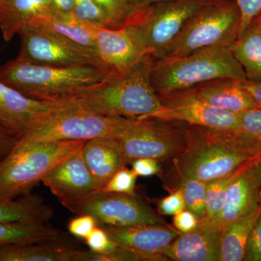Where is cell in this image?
Wrapping results in <instances>:
<instances>
[{
	"mask_svg": "<svg viewBox=\"0 0 261 261\" xmlns=\"http://www.w3.org/2000/svg\"><path fill=\"white\" fill-rule=\"evenodd\" d=\"M238 133L252 150L261 154V107L240 113V126Z\"/></svg>",
	"mask_w": 261,
	"mask_h": 261,
	"instance_id": "4dcf8cb0",
	"label": "cell"
},
{
	"mask_svg": "<svg viewBox=\"0 0 261 261\" xmlns=\"http://www.w3.org/2000/svg\"><path fill=\"white\" fill-rule=\"evenodd\" d=\"M132 170L137 176L149 177L158 174L161 171V166L158 160L149 158H140L132 163Z\"/></svg>",
	"mask_w": 261,
	"mask_h": 261,
	"instance_id": "60d3db41",
	"label": "cell"
},
{
	"mask_svg": "<svg viewBox=\"0 0 261 261\" xmlns=\"http://www.w3.org/2000/svg\"><path fill=\"white\" fill-rule=\"evenodd\" d=\"M186 149L175 161L178 174L204 182L237 171L260 157L252 152L238 132L187 126Z\"/></svg>",
	"mask_w": 261,
	"mask_h": 261,
	"instance_id": "7a4b0ae2",
	"label": "cell"
},
{
	"mask_svg": "<svg viewBox=\"0 0 261 261\" xmlns=\"http://www.w3.org/2000/svg\"><path fill=\"white\" fill-rule=\"evenodd\" d=\"M53 214V209L42 197L31 192L18 199L0 198V222L47 224Z\"/></svg>",
	"mask_w": 261,
	"mask_h": 261,
	"instance_id": "603a6c76",
	"label": "cell"
},
{
	"mask_svg": "<svg viewBox=\"0 0 261 261\" xmlns=\"http://www.w3.org/2000/svg\"><path fill=\"white\" fill-rule=\"evenodd\" d=\"M94 30L98 56L109 71H126L147 55L126 27Z\"/></svg>",
	"mask_w": 261,
	"mask_h": 261,
	"instance_id": "e0dca14e",
	"label": "cell"
},
{
	"mask_svg": "<svg viewBox=\"0 0 261 261\" xmlns=\"http://www.w3.org/2000/svg\"><path fill=\"white\" fill-rule=\"evenodd\" d=\"M231 45H216L187 56L154 60L151 84L159 97L187 90L217 79L247 82L245 70L237 61Z\"/></svg>",
	"mask_w": 261,
	"mask_h": 261,
	"instance_id": "3957f363",
	"label": "cell"
},
{
	"mask_svg": "<svg viewBox=\"0 0 261 261\" xmlns=\"http://www.w3.org/2000/svg\"><path fill=\"white\" fill-rule=\"evenodd\" d=\"M142 260L140 255L126 247L120 246L115 251L99 253L92 250H77L72 261H139Z\"/></svg>",
	"mask_w": 261,
	"mask_h": 261,
	"instance_id": "d6a6232c",
	"label": "cell"
},
{
	"mask_svg": "<svg viewBox=\"0 0 261 261\" xmlns=\"http://www.w3.org/2000/svg\"><path fill=\"white\" fill-rule=\"evenodd\" d=\"M253 164L246 168L228 189L224 208L214 219L221 231L226 225L251 214L261 205L259 184Z\"/></svg>",
	"mask_w": 261,
	"mask_h": 261,
	"instance_id": "d6986e66",
	"label": "cell"
},
{
	"mask_svg": "<svg viewBox=\"0 0 261 261\" xmlns=\"http://www.w3.org/2000/svg\"><path fill=\"white\" fill-rule=\"evenodd\" d=\"M240 24L241 14L233 0H216L187 22L159 58L185 56L212 46H231Z\"/></svg>",
	"mask_w": 261,
	"mask_h": 261,
	"instance_id": "52a82bcc",
	"label": "cell"
},
{
	"mask_svg": "<svg viewBox=\"0 0 261 261\" xmlns=\"http://www.w3.org/2000/svg\"><path fill=\"white\" fill-rule=\"evenodd\" d=\"M255 18H256V20H257V22H258L259 25H260V29L261 31V11L260 13H258L256 15V16L255 17Z\"/></svg>",
	"mask_w": 261,
	"mask_h": 261,
	"instance_id": "7dc6e473",
	"label": "cell"
},
{
	"mask_svg": "<svg viewBox=\"0 0 261 261\" xmlns=\"http://www.w3.org/2000/svg\"><path fill=\"white\" fill-rule=\"evenodd\" d=\"M154 60L145 55L123 73L109 71L102 80L74 97L82 107L102 116L142 119L162 109L151 84Z\"/></svg>",
	"mask_w": 261,
	"mask_h": 261,
	"instance_id": "6da1fadb",
	"label": "cell"
},
{
	"mask_svg": "<svg viewBox=\"0 0 261 261\" xmlns=\"http://www.w3.org/2000/svg\"><path fill=\"white\" fill-rule=\"evenodd\" d=\"M178 175L185 197L186 208L197 215L200 220L206 217L205 195L207 183L196 178Z\"/></svg>",
	"mask_w": 261,
	"mask_h": 261,
	"instance_id": "f1b7e54d",
	"label": "cell"
},
{
	"mask_svg": "<svg viewBox=\"0 0 261 261\" xmlns=\"http://www.w3.org/2000/svg\"><path fill=\"white\" fill-rule=\"evenodd\" d=\"M200 219L192 211L185 208L173 216V226L180 233H189L195 230Z\"/></svg>",
	"mask_w": 261,
	"mask_h": 261,
	"instance_id": "ab89813d",
	"label": "cell"
},
{
	"mask_svg": "<svg viewBox=\"0 0 261 261\" xmlns=\"http://www.w3.org/2000/svg\"><path fill=\"white\" fill-rule=\"evenodd\" d=\"M85 142H17L0 161V198L14 199L30 193L51 169L80 149Z\"/></svg>",
	"mask_w": 261,
	"mask_h": 261,
	"instance_id": "8992f818",
	"label": "cell"
},
{
	"mask_svg": "<svg viewBox=\"0 0 261 261\" xmlns=\"http://www.w3.org/2000/svg\"><path fill=\"white\" fill-rule=\"evenodd\" d=\"M66 233L47 224L0 222V246L68 243Z\"/></svg>",
	"mask_w": 261,
	"mask_h": 261,
	"instance_id": "cb8c5ba5",
	"label": "cell"
},
{
	"mask_svg": "<svg viewBox=\"0 0 261 261\" xmlns=\"http://www.w3.org/2000/svg\"><path fill=\"white\" fill-rule=\"evenodd\" d=\"M244 260L261 261V215L250 233Z\"/></svg>",
	"mask_w": 261,
	"mask_h": 261,
	"instance_id": "74e56055",
	"label": "cell"
},
{
	"mask_svg": "<svg viewBox=\"0 0 261 261\" xmlns=\"http://www.w3.org/2000/svg\"><path fill=\"white\" fill-rule=\"evenodd\" d=\"M220 235L216 221L205 218L193 231L180 233L160 254L176 261L219 260Z\"/></svg>",
	"mask_w": 261,
	"mask_h": 261,
	"instance_id": "2e32d148",
	"label": "cell"
},
{
	"mask_svg": "<svg viewBox=\"0 0 261 261\" xmlns=\"http://www.w3.org/2000/svg\"><path fill=\"white\" fill-rule=\"evenodd\" d=\"M82 154L93 176L96 190H101L127 163L117 138L98 137L86 141Z\"/></svg>",
	"mask_w": 261,
	"mask_h": 261,
	"instance_id": "ffe728a7",
	"label": "cell"
},
{
	"mask_svg": "<svg viewBox=\"0 0 261 261\" xmlns=\"http://www.w3.org/2000/svg\"><path fill=\"white\" fill-rule=\"evenodd\" d=\"M5 0H0V8L3 6V3H5Z\"/></svg>",
	"mask_w": 261,
	"mask_h": 261,
	"instance_id": "c3c4849f",
	"label": "cell"
},
{
	"mask_svg": "<svg viewBox=\"0 0 261 261\" xmlns=\"http://www.w3.org/2000/svg\"><path fill=\"white\" fill-rule=\"evenodd\" d=\"M233 56L245 70L248 82H261V31L252 19L231 47Z\"/></svg>",
	"mask_w": 261,
	"mask_h": 261,
	"instance_id": "4316f807",
	"label": "cell"
},
{
	"mask_svg": "<svg viewBox=\"0 0 261 261\" xmlns=\"http://www.w3.org/2000/svg\"><path fill=\"white\" fill-rule=\"evenodd\" d=\"M84 240L89 250L99 253L113 252L119 247V245L110 238L106 230L99 226L94 228L93 231Z\"/></svg>",
	"mask_w": 261,
	"mask_h": 261,
	"instance_id": "e575fe53",
	"label": "cell"
},
{
	"mask_svg": "<svg viewBox=\"0 0 261 261\" xmlns=\"http://www.w3.org/2000/svg\"><path fill=\"white\" fill-rule=\"evenodd\" d=\"M107 10L113 29L123 28L139 11L129 6L124 0H95Z\"/></svg>",
	"mask_w": 261,
	"mask_h": 261,
	"instance_id": "1f68e13d",
	"label": "cell"
},
{
	"mask_svg": "<svg viewBox=\"0 0 261 261\" xmlns=\"http://www.w3.org/2000/svg\"><path fill=\"white\" fill-rule=\"evenodd\" d=\"M78 249L69 243L0 246V261H72Z\"/></svg>",
	"mask_w": 261,
	"mask_h": 261,
	"instance_id": "d4e9b609",
	"label": "cell"
},
{
	"mask_svg": "<svg viewBox=\"0 0 261 261\" xmlns=\"http://www.w3.org/2000/svg\"><path fill=\"white\" fill-rule=\"evenodd\" d=\"M63 206L79 216L91 215L98 225L103 226L165 224L153 210L136 195L96 190Z\"/></svg>",
	"mask_w": 261,
	"mask_h": 261,
	"instance_id": "30bf717a",
	"label": "cell"
},
{
	"mask_svg": "<svg viewBox=\"0 0 261 261\" xmlns=\"http://www.w3.org/2000/svg\"><path fill=\"white\" fill-rule=\"evenodd\" d=\"M244 83L232 79H217L198 84L185 91H188L212 107L240 114L259 107L251 94L244 87Z\"/></svg>",
	"mask_w": 261,
	"mask_h": 261,
	"instance_id": "ac0fdd59",
	"label": "cell"
},
{
	"mask_svg": "<svg viewBox=\"0 0 261 261\" xmlns=\"http://www.w3.org/2000/svg\"><path fill=\"white\" fill-rule=\"evenodd\" d=\"M18 136L0 125V161L8 155L18 142Z\"/></svg>",
	"mask_w": 261,
	"mask_h": 261,
	"instance_id": "b9f144b4",
	"label": "cell"
},
{
	"mask_svg": "<svg viewBox=\"0 0 261 261\" xmlns=\"http://www.w3.org/2000/svg\"><path fill=\"white\" fill-rule=\"evenodd\" d=\"M124 1L136 11H140L146 7L162 0H124Z\"/></svg>",
	"mask_w": 261,
	"mask_h": 261,
	"instance_id": "f6af8a7d",
	"label": "cell"
},
{
	"mask_svg": "<svg viewBox=\"0 0 261 261\" xmlns=\"http://www.w3.org/2000/svg\"><path fill=\"white\" fill-rule=\"evenodd\" d=\"M108 70L95 65L51 66L15 59L0 66V81L27 97L57 102L103 80Z\"/></svg>",
	"mask_w": 261,
	"mask_h": 261,
	"instance_id": "277c9868",
	"label": "cell"
},
{
	"mask_svg": "<svg viewBox=\"0 0 261 261\" xmlns=\"http://www.w3.org/2000/svg\"><path fill=\"white\" fill-rule=\"evenodd\" d=\"M118 140L127 164L140 158L159 161L179 154L186 149L188 130L179 122L154 118L135 119Z\"/></svg>",
	"mask_w": 261,
	"mask_h": 261,
	"instance_id": "9c48e42d",
	"label": "cell"
},
{
	"mask_svg": "<svg viewBox=\"0 0 261 261\" xmlns=\"http://www.w3.org/2000/svg\"><path fill=\"white\" fill-rule=\"evenodd\" d=\"M53 11L51 0H5L0 8V29L9 42L33 20Z\"/></svg>",
	"mask_w": 261,
	"mask_h": 261,
	"instance_id": "7402d4cb",
	"label": "cell"
},
{
	"mask_svg": "<svg viewBox=\"0 0 261 261\" xmlns=\"http://www.w3.org/2000/svg\"><path fill=\"white\" fill-rule=\"evenodd\" d=\"M257 159L247 163L243 167L226 176L207 182L205 195L206 219H214L221 212L224 208L228 189L231 184Z\"/></svg>",
	"mask_w": 261,
	"mask_h": 261,
	"instance_id": "83f0119b",
	"label": "cell"
},
{
	"mask_svg": "<svg viewBox=\"0 0 261 261\" xmlns=\"http://www.w3.org/2000/svg\"><path fill=\"white\" fill-rule=\"evenodd\" d=\"M98 226L104 228L115 243L136 252L142 260H166L167 257L160 252L181 233L166 224Z\"/></svg>",
	"mask_w": 261,
	"mask_h": 261,
	"instance_id": "5bb4252c",
	"label": "cell"
},
{
	"mask_svg": "<svg viewBox=\"0 0 261 261\" xmlns=\"http://www.w3.org/2000/svg\"><path fill=\"white\" fill-rule=\"evenodd\" d=\"M137 175L133 170L124 166L118 170L101 190L116 193L135 195Z\"/></svg>",
	"mask_w": 261,
	"mask_h": 261,
	"instance_id": "836d02e7",
	"label": "cell"
},
{
	"mask_svg": "<svg viewBox=\"0 0 261 261\" xmlns=\"http://www.w3.org/2000/svg\"><path fill=\"white\" fill-rule=\"evenodd\" d=\"M132 118L102 116L82 107L73 97L63 99L42 121L20 136L23 144L62 141H87L98 137L119 138Z\"/></svg>",
	"mask_w": 261,
	"mask_h": 261,
	"instance_id": "5b68a950",
	"label": "cell"
},
{
	"mask_svg": "<svg viewBox=\"0 0 261 261\" xmlns=\"http://www.w3.org/2000/svg\"><path fill=\"white\" fill-rule=\"evenodd\" d=\"M260 215L261 205L251 214L235 220L221 229L219 261L244 260L247 242Z\"/></svg>",
	"mask_w": 261,
	"mask_h": 261,
	"instance_id": "484cf974",
	"label": "cell"
},
{
	"mask_svg": "<svg viewBox=\"0 0 261 261\" xmlns=\"http://www.w3.org/2000/svg\"><path fill=\"white\" fill-rule=\"evenodd\" d=\"M82 147L56 165L42 180L63 205L96 190L93 176L84 161Z\"/></svg>",
	"mask_w": 261,
	"mask_h": 261,
	"instance_id": "9a60e30c",
	"label": "cell"
},
{
	"mask_svg": "<svg viewBox=\"0 0 261 261\" xmlns=\"http://www.w3.org/2000/svg\"><path fill=\"white\" fill-rule=\"evenodd\" d=\"M161 214L166 216H174L186 208L183 191L181 188L174 190L171 195L161 199L159 202Z\"/></svg>",
	"mask_w": 261,
	"mask_h": 261,
	"instance_id": "8d00e7d4",
	"label": "cell"
},
{
	"mask_svg": "<svg viewBox=\"0 0 261 261\" xmlns=\"http://www.w3.org/2000/svg\"><path fill=\"white\" fill-rule=\"evenodd\" d=\"M73 15L93 27L113 29L107 10L95 0H75Z\"/></svg>",
	"mask_w": 261,
	"mask_h": 261,
	"instance_id": "f546056e",
	"label": "cell"
},
{
	"mask_svg": "<svg viewBox=\"0 0 261 261\" xmlns=\"http://www.w3.org/2000/svg\"><path fill=\"white\" fill-rule=\"evenodd\" d=\"M61 101L33 99L0 81V125L20 137L56 109Z\"/></svg>",
	"mask_w": 261,
	"mask_h": 261,
	"instance_id": "4fadbf2b",
	"label": "cell"
},
{
	"mask_svg": "<svg viewBox=\"0 0 261 261\" xmlns=\"http://www.w3.org/2000/svg\"><path fill=\"white\" fill-rule=\"evenodd\" d=\"M244 87L251 94L257 106L261 107V82H252L247 81L244 83Z\"/></svg>",
	"mask_w": 261,
	"mask_h": 261,
	"instance_id": "ee69618b",
	"label": "cell"
},
{
	"mask_svg": "<svg viewBox=\"0 0 261 261\" xmlns=\"http://www.w3.org/2000/svg\"><path fill=\"white\" fill-rule=\"evenodd\" d=\"M18 34L20 38V49L17 59L20 61L60 67L92 64L109 72L97 53L50 33L28 25Z\"/></svg>",
	"mask_w": 261,
	"mask_h": 261,
	"instance_id": "8fae6325",
	"label": "cell"
},
{
	"mask_svg": "<svg viewBox=\"0 0 261 261\" xmlns=\"http://www.w3.org/2000/svg\"><path fill=\"white\" fill-rule=\"evenodd\" d=\"M159 97L162 109L147 118L228 132L240 129V114L212 107L188 91Z\"/></svg>",
	"mask_w": 261,
	"mask_h": 261,
	"instance_id": "7c38bea8",
	"label": "cell"
},
{
	"mask_svg": "<svg viewBox=\"0 0 261 261\" xmlns=\"http://www.w3.org/2000/svg\"><path fill=\"white\" fill-rule=\"evenodd\" d=\"M97 226V221L93 216L89 214H82L80 215L79 217L70 220L68 223V229L70 234L84 240Z\"/></svg>",
	"mask_w": 261,
	"mask_h": 261,
	"instance_id": "d590c367",
	"label": "cell"
},
{
	"mask_svg": "<svg viewBox=\"0 0 261 261\" xmlns=\"http://www.w3.org/2000/svg\"><path fill=\"white\" fill-rule=\"evenodd\" d=\"M75 0H51V10L60 14H73Z\"/></svg>",
	"mask_w": 261,
	"mask_h": 261,
	"instance_id": "7bdbcfd3",
	"label": "cell"
},
{
	"mask_svg": "<svg viewBox=\"0 0 261 261\" xmlns=\"http://www.w3.org/2000/svg\"><path fill=\"white\" fill-rule=\"evenodd\" d=\"M216 0H162L140 10L126 27L153 60L158 59L181 29Z\"/></svg>",
	"mask_w": 261,
	"mask_h": 261,
	"instance_id": "ba28073f",
	"label": "cell"
},
{
	"mask_svg": "<svg viewBox=\"0 0 261 261\" xmlns=\"http://www.w3.org/2000/svg\"><path fill=\"white\" fill-rule=\"evenodd\" d=\"M29 25L98 55L94 27L79 20L73 14H60L50 11L33 20Z\"/></svg>",
	"mask_w": 261,
	"mask_h": 261,
	"instance_id": "44dd1931",
	"label": "cell"
},
{
	"mask_svg": "<svg viewBox=\"0 0 261 261\" xmlns=\"http://www.w3.org/2000/svg\"><path fill=\"white\" fill-rule=\"evenodd\" d=\"M253 168L255 173H256L257 181H258L259 190H260L261 198V156L257 160L256 162L254 163Z\"/></svg>",
	"mask_w": 261,
	"mask_h": 261,
	"instance_id": "bcb514c9",
	"label": "cell"
},
{
	"mask_svg": "<svg viewBox=\"0 0 261 261\" xmlns=\"http://www.w3.org/2000/svg\"><path fill=\"white\" fill-rule=\"evenodd\" d=\"M238 5L241 14L240 34L246 28L252 19L261 11V0H233Z\"/></svg>",
	"mask_w": 261,
	"mask_h": 261,
	"instance_id": "f35d334b",
	"label": "cell"
}]
</instances>
